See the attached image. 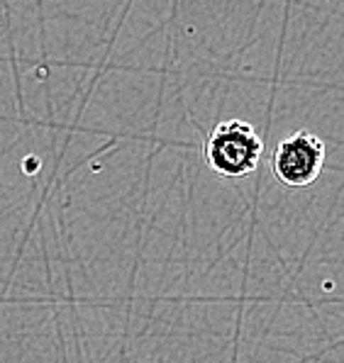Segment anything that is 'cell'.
Here are the masks:
<instances>
[{"mask_svg":"<svg viewBox=\"0 0 344 363\" xmlns=\"http://www.w3.org/2000/svg\"><path fill=\"white\" fill-rule=\"evenodd\" d=\"M264 142L247 120H225L205 137L203 161L223 178H244L259 166Z\"/></svg>","mask_w":344,"mask_h":363,"instance_id":"1","label":"cell"},{"mask_svg":"<svg viewBox=\"0 0 344 363\" xmlns=\"http://www.w3.org/2000/svg\"><path fill=\"white\" fill-rule=\"evenodd\" d=\"M325 142L315 132L298 130L284 137L271 154V171L286 188H308L325 166Z\"/></svg>","mask_w":344,"mask_h":363,"instance_id":"2","label":"cell"}]
</instances>
